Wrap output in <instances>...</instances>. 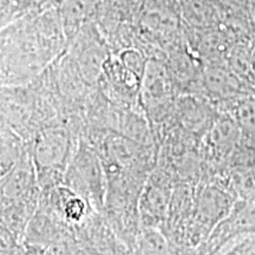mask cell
Segmentation results:
<instances>
[{
    "label": "cell",
    "mask_w": 255,
    "mask_h": 255,
    "mask_svg": "<svg viewBox=\"0 0 255 255\" xmlns=\"http://www.w3.org/2000/svg\"><path fill=\"white\" fill-rule=\"evenodd\" d=\"M171 196L169 173L164 170H155L146 180L139 199L141 231L145 228L162 229L167 221Z\"/></svg>",
    "instance_id": "3"
},
{
    "label": "cell",
    "mask_w": 255,
    "mask_h": 255,
    "mask_svg": "<svg viewBox=\"0 0 255 255\" xmlns=\"http://www.w3.org/2000/svg\"><path fill=\"white\" fill-rule=\"evenodd\" d=\"M208 152L215 159L222 161L233 155L242 142V132L231 114L220 115L205 136Z\"/></svg>",
    "instance_id": "5"
},
{
    "label": "cell",
    "mask_w": 255,
    "mask_h": 255,
    "mask_svg": "<svg viewBox=\"0 0 255 255\" xmlns=\"http://www.w3.org/2000/svg\"><path fill=\"white\" fill-rule=\"evenodd\" d=\"M231 115L237 121L244 138H255V97L244 96L234 101Z\"/></svg>",
    "instance_id": "8"
},
{
    "label": "cell",
    "mask_w": 255,
    "mask_h": 255,
    "mask_svg": "<svg viewBox=\"0 0 255 255\" xmlns=\"http://www.w3.org/2000/svg\"><path fill=\"white\" fill-rule=\"evenodd\" d=\"M37 171L28 149L23 158L1 176V202L38 199Z\"/></svg>",
    "instance_id": "4"
},
{
    "label": "cell",
    "mask_w": 255,
    "mask_h": 255,
    "mask_svg": "<svg viewBox=\"0 0 255 255\" xmlns=\"http://www.w3.org/2000/svg\"><path fill=\"white\" fill-rule=\"evenodd\" d=\"M28 149L25 148L21 136L2 123L1 127V176L8 173L23 158Z\"/></svg>",
    "instance_id": "7"
},
{
    "label": "cell",
    "mask_w": 255,
    "mask_h": 255,
    "mask_svg": "<svg viewBox=\"0 0 255 255\" xmlns=\"http://www.w3.org/2000/svg\"><path fill=\"white\" fill-rule=\"evenodd\" d=\"M73 152L71 133L66 127L44 128L34 136L31 154L37 171L38 186L41 190L52 189L59 186V181H64Z\"/></svg>",
    "instance_id": "1"
},
{
    "label": "cell",
    "mask_w": 255,
    "mask_h": 255,
    "mask_svg": "<svg viewBox=\"0 0 255 255\" xmlns=\"http://www.w3.org/2000/svg\"><path fill=\"white\" fill-rule=\"evenodd\" d=\"M206 87L209 94L219 100H233L238 96L244 97L239 79L220 68H213L207 72Z\"/></svg>",
    "instance_id": "6"
},
{
    "label": "cell",
    "mask_w": 255,
    "mask_h": 255,
    "mask_svg": "<svg viewBox=\"0 0 255 255\" xmlns=\"http://www.w3.org/2000/svg\"><path fill=\"white\" fill-rule=\"evenodd\" d=\"M250 58H251L252 71H253V76L255 77V46H254V49L252 50V52H251V55H250Z\"/></svg>",
    "instance_id": "10"
},
{
    "label": "cell",
    "mask_w": 255,
    "mask_h": 255,
    "mask_svg": "<svg viewBox=\"0 0 255 255\" xmlns=\"http://www.w3.org/2000/svg\"><path fill=\"white\" fill-rule=\"evenodd\" d=\"M225 255H255V233L246 235Z\"/></svg>",
    "instance_id": "9"
},
{
    "label": "cell",
    "mask_w": 255,
    "mask_h": 255,
    "mask_svg": "<svg viewBox=\"0 0 255 255\" xmlns=\"http://www.w3.org/2000/svg\"><path fill=\"white\" fill-rule=\"evenodd\" d=\"M64 184L85 197L95 212L103 210L108 184L101 156L96 148L81 141L64 176Z\"/></svg>",
    "instance_id": "2"
}]
</instances>
